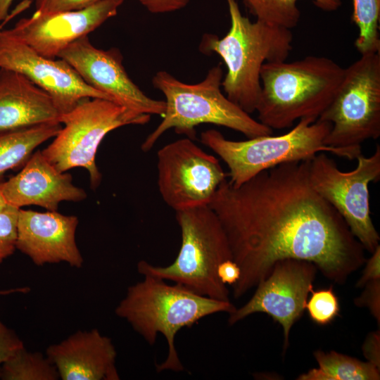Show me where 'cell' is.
Returning a JSON list of instances; mask_svg holds the SVG:
<instances>
[{
    "instance_id": "obj_7",
    "label": "cell",
    "mask_w": 380,
    "mask_h": 380,
    "mask_svg": "<svg viewBox=\"0 0 380 380\" xmlns=\"http://www.w3.org/2000/svg\"><path fill=\"white\" fill-rule=\"evenodd\" d=\"M175 212L182 236L177 258L166 267L141 260L139 273L172 281L213 299L229 300V290L217 270L221 262L232 260V255L217 216L208 205Z\"/></svg>"
},
{
    "instance_id": "obj_12",
    "label": "cell",
    "mask_w": 380,
    "mask_h": 380,
    "mask_svg": "<svg viewBox=\"0 0 380 380\" xmlns=\"http://www.w3.org/2000/svg\"><path fill=\"white\" fill-rule=\"evenodd\" d=\"M317 269L306 260L289 258L277 261L269 276L258 284L251 299L229 313V324L251 314L265 312L282 327L286 350L290 329L305 309Z\"/></svg>"
},
{
    "instance_id": "obj_34",
    "label": "cell",
    "mask_w": 380,
    "mask_h": 380,
    "mask_svg": "<svg viewBox=\"0 0 380 380\" xmlns=\"http://www.w3.org/2000/svg\"><path fill=\"white\" fill-rule=\"evenodd\" d=\"M14 0H0V22L5 21L9 15V10Z\"/></svg>"
},
{
    "instance_id": "obj_2",
    "label": "cell",
    "mask_w": 380,
    "mask_h": 380,
    "mask_svg": "<svg viewBox=\"0 0 380 380\" xmlns=\"http://www.w3.org/2000/svg\"><path fill=\"white\" fill-rule=\"evenodd\" d=\"M230 28L222 38L203 36L199 50L215 53L227 67L222 87L227 97L248 114L255 111L260 94V71L265 63L286 61L291 51V30L256 19L252 22L241 13L236 0H226Z\"/></svg>"
},
{
    "instance_id": "obj_3",
    "label": "cell",
    "mask_w": 380,
    "mask_h": 380,
    "mask_svg": "<svg viewBox=\"0 0 380 380\" xmlns=\"http://www.w3.org/2000/svg\"><path fill=\"white\" fill-rule=\"evenodd\" d=\"M143 276V280L127 288L115 314L150 345L155 343L158 334L164 336L168 352L166 359L156 365L158 372H182L184 368L175 344L177 333L207 316L222 312L229 314L236 308L230 300L213 299L179 284H168L160 278Z\"/></svg>"
},
{
    "instance_id": "obj_9",
    "label": "cell",
    "mask_w": 380,
    "mask_h": 380,
    "mask_svg": "<svg viewBox=\"0 0 380 380\" xmlns=\"http://www.w3.org/2000/svg\"><path fill=\"white\" fill-rule=\"evenodd\" d=\"M331 128L324 144L361 148L380 136V51L367 53L345 68L338 89L317 119Z\"/></svg>"
},
{
    "instance_id": "obj_32",
    "label": "cell",
    "mask_w": 380,
    "mask_h": 380,
    "mask_svg": "<svg viewBox=\"0 0 380 380\" xmlns=\"http://www.w3.org/2000/svg\"><path fill=\"white\" fill-rule=\"evenodd\" d=\"M379 341V331L372 332L365 339L362 346L364 355L368 360V362L379 368L380 367Z\"/></svg>"
},
{
    "instance_id": "obj_23",
    "label": "cell",
    "mask_w": 380,
    "mask_h": 380,
    "mask_svg": "<svg viewBox=\"0 0 380 380\" xmlns=\"http://www.w3.org/2000/svg\"><path fill=\"white\" fill-rule=\"evenodd\" d=\"M60 379L55 365L39 352H28L25 346L0 367V379L3 380H57Z\"/></svg>"
},
{
    "instance_id": "obj_37",
    "label": "cell",
    "mask_w": 380,
    "mask_h": 380,
    "mask_svg": "<svg viewBox=\"0 0 380 380\" xmlns=\"http://www.w3.org/2000/svg\"><path fill=\"white\" fill-rule=\"evenodd\" d=\"M1 26H0V31H1Z\"/></svg>"
},
{
    "instance_id": "obj_20",
    "label": "cell",
    "mask_w": 380,
    "mask_h": 380,
    "mask_svg": "<svg viewBox=\"0 0 380 380\" xmlns=\"http://www.w3.org/2000/svg\"><path fill=\"white\" fill-rule=\"evenodd\" d=\"M61 127V122H54L0 131V179L8 170L23 166L33 151L53 138Z\"/></svg>"
},
{
    "instance_id": "obj_24",
    "label": "cell",
    "mask_w": 380,
    "mask_h": 380,
    "mask_svg": "<svg viewBox=\"0 0 380 380\" xmlns=\"http://www.w3.org/2000/svg\"><path fill=\"white\" fill-rule=\"evenodd\" d=\"M352 20L358 29L355 46L360 55L380 51V0H353Z\"/></svg>"
},
{
    "instance_id": "obj_36",
    "label": "cell",
    "mask_w": 380,
    "mask_h": 380,
    "mask_svg": "<svg viewBox=\"0 0 380 380\" xmlns=\"http://www.w3.org/2000/svg\"><path fill=\"white\" fill-rule=\"evenodd\" d=\"M8 205V204H7L4 198L3 197L2 194L0 192V210H3Z\"/></svg>"
},
{
    "instance_id": "obj_4",
    "label": "cell",
    "mask_w": 380,
    "mask_h": 380,
    "mask_svg": "<svg viewBox=\"0 0 380 380\" xmlns=\"http://www.w3.org/2000/svg\"><path fill=\"white\" fill-rule=\"evenodd\" d=\"M344 70L325 56L265 63L255 110L258 121L272 129H283L302 118L317 120L332 101Z\"/></svg>"
},
{
    "instance_id": "obj_6",
    "label": "cell",
    "mask_w": 380,
    "mask_h": 380,
    "mask_svg": "<svg viewBox=\"0 0 380 380\" xmlns=\"http://www.w3.org/2000/svg\"><path fill=\"white\" fill-rule=\"evenodd\" d=\"M331 124L311 118H302L288 132L233 141L220 132L208 129L201 134V142L226 163L229 181L239 186L259 172L280 164L312 159L321 152H329L349 160L362 154L361 148H336L324 144Z\"/></svg>"
},
{
    "instance_id": "obj_1",
    "label": "cell",
    "mask_w": 380,
    "mask_h": 380,
    "mask_svg": "<svg viewBox=\"0 0 380 380\" xmlns=\"http://www.w3.org/2000/svg\"><path fill=\"white\" fill-rule=\"evenodd\" d=\"M310 160L263 170L239 186L223 181L209 206L240 268L232 285L238 299L284 259L312 262L327 278L344 283L366 262L364 248L337 210L312 186Z\"/></svg>"
},
{
    "instance_id": "obj_19",
    "label": "cell",
    "mask_w": 380,
    "mask_h": 380,
    "mask_svg": "<svg viewBox=\"0 0 380 380\" xmlns=\"http://www.w3.org/2000/svg\"><path fill=\"white\" fill-rule=\"evenodd\" d=\"M51 96L23 74L0 68V131L59 122Z\"/></svg>"
},
{
    "instance_id": "obj_8",
    "label": "cell",
    "mask_w": 380,
    "mask_h": 380,
    "mask_svg": "<svg viewBox=\"0 0 380 380\" xmlns=\"http://www.w3.org/2000/svg\"><path fill=\"white\" fill-rule=\"evenodd\" d=\"M151 116L112 101L85 99L61 115L59 122L63 126L42 153L61 172L75 167L86 169L91 188L96 189L101 183V174L95 158L102 140L117 128L145 125Z\"/></svg>"
},
{
    "instance_id": "obj_31",
    "label": "cell",
    "mask_w": 380,
    "mask_h": 380,
    "mask_svg": "<svg viewBox=\"0 0 380 380\" xmlns=\"http://www.w3.org/2000/svg\"><path fill=\"white\" fill-rule=\"evenodd\" d=\"M380 279V246H378L367 261L362 277L357 283V287L365 286L368 281Z\"/></svg>"
},
{
    "instance_id": "obj_13",
    "label": "cell",
    "mask_w": 380,
    "mask_h": 380,
    "mask_svg": "<svg viewBox=\"0 0 380 380\" xmlns=\"http://www.w3.org/2000/svg\"><path fill=\"white\" fill-rule=\"evenodd\" d=\"M0 68L30 79L51 96L61 115L85 99L112 101L87 84L65 60L45 57L4 30L0 31Z\"/></svg>"
},
{
    "instance_id": "obj_33",
    "label": "cell",
    "mask_w": 380,
    "mask_h": 380,
    "mask_svg": "<svg viewBox=\"0 0 380 380\" xmlns=\"http://www.w3.org/2000/svg\"><path fill=\"white\" fill-rule=\"evenodd\" d=\"M217 274L224 284L232 286L239 280L241 271L233 260H227L218 265Z\"/></svg>"
},
{
    "instance_id": "obj_27",
    "label": "cell",
    "mask_w": 380,
    "mask_h": 380,
    "mask_svg": "<svg viewBox=\"0 0 380 380\" xmlns=\"http://www.w3.org/2000/svg\"><path fill=\"white\" fill-rule=\"evenodd\" d=\"M101 0H36L35 12L41 13L85 8Z\"/></svg>"
},
{
    "instance_id": "obj_35",
    "label": "cell",
    "mask_w": 380,
    "mask_h": 380,
    "mask_svg": "<svg viewBox=\"0 0 380 380\" xmlns=\"http://www.w3.org/2000/svg\"><path fill=\"white\" fill-rule=\"evenodd\" d=\"M30 291L28 286L17 287L14 289L0 290V295H8L15 293H27Z\"/></svg>"
},
{
    "instance_id": "obj_5",
    "label": "cell",
    "mask_w": 380,
    "mask_h": 380,
    "mask_svg": "<svg viewBox=\"0 0 380 380\" xmlns=\"http://www.w3.org/2000/svg\"><path fill=\"white\" fill-rule=\"evenodd\" d=\"M223 70L221 63L210 68L205 78L196 84L184 83L165 70L153 77V87L165 98L163 120L141 144L148 152L168 129L194 139L195 127L213 124L237 131L248 139L270 135L272 129L230 101L222 92Z\"/></svg>"
},
{
    "instance_id": "obj_15",
    "label": "cell",
    "mask_w": 380,
    "mask_h": 380,
    "mask_svg": "<svg viewBox=\"0 0 380 380\" xmlns=\"http://www.w3.org/2000/svg\"><path fill=\"white\" fill-rule=\"evenodd\" d=\"M125 0H101L85 8L41 13L34 12L4 30L39 54L58 58L68 45L88 34L116 15Z\"/></svg>"
},
{
    "instance_id": "obj_25",
    "label": "cell",
    "mask_w": 380,
    "mask_h": 380,
    "mask_svg": "<svg viewBox=\"0 0 380 380\" xmlns=\"http://www.w3.org/2000/svg\"><path fill=\"white\" fill-rule=\"evenodd\" d=\"M311 296L306 302L305 309L310 319L317 324L326 325L339 313L338 299L333 288L310 291Z\"/></svg>"
},
{
    "instance_id": "obj_29",
    "label": "cell",
    "mask_w": 380,
    "mask_h": 380,
    "mask_svg": "<svg viewBox=\"0 0 380 380\" xmlns=\"http://www.w3.org/2000/svg\"><path fill=\"white\" fill-rule=\"evenodd\" d=\"M362 295L355 300L356 305L367 306L372 315L380 321V279L368 281Z\"/></svg>"
},
{
    "instance_id": "obj_21",
    "label": "cell",
    "mask_w": 380,
    "mask_h": 380,
    "mask_svg": "<svg viewBox=\"0 0 380 380\" xmlns=\"http://www.w3.org/2000/svg\"><path fill=\"white\" fill-rule=\"evenodd\" d=\"M319 367L300 375L299 380H377L380 378L379 368L369 362L335 351L314 353Z\"/></svg>"
},
{
    "instance_id": "obj_16",
    "label": "cell",
    "mask_w": 380,
    "mask_h": 380,
    "mask_svg": "<svg viewBox=\"0 0 380 380\" xmlns=\"http://www.w3.org/2000/svg\"><path fill=\"white\" fill-rule=\"evenodd\" d=\"M77 225L75 215L20 208L16 249L38 266L65 262L80 268L84 260L75 240Z\"/></svg>"
},
{
    "instance_id": "obj_30",
    "label": "cell",
    "mask_w": 380,
    "mask_h": 380,
    "mask_svg": "<svg viewBox=\"0 0 380 380\" xmlns=\"http://www.w3.org/2000/svg\"><path fill=\"white\" fill-rule=\"evenodd\" d=\"M152 13L174 12L184 8L189 0H139Z\"/></svg>"
},
{
    "instance_id": "obj_10",
    "label": "cell",
    "mask_w": 380,
    "mask_h": 380,
    "mask_svg": "<svg viewBox=\"0 0 380 380\" xmlns=\"http://www.w3.org/2000/svg\"><path fill=\"white\" fill-rule=\"evenodd\" d=\"M355 169L339 170L324 152L309 163V177L315 190L343 217L352 234L364 249L372 253L380 237L372 222L369 209V184L380 178V146L372 155L357 157Z\"/></svg>"
},
{
    "instance_id": "obj_17",
    "label": "cell",
    "mask_w": 380,
    "mask_h": 380,
    "mask_svg": "<svg viewBox=\"0 0 380 380\" xmlns=\"http://www.w3.org/2000/svg\"><path fill=\"white\" fill-rule=\"evenodd\" d=\"M0 192L8 205H35L49 211L57 210L63 201L79 202L87 196L74 185L70 174L57 170L41 151L32 154L19 173L0 183Z\"/></svg>"
},
{
    "instance_id": "obj_18",
    "label": "cell",
    "mask_w": 380,
    "mask_h": 380,
    "mask_svg": "<svg viewBox=\"0 0 380 380\" xmlns=\"http://www.w3.org/2000/svg\"><path fill=\"white\" fill-rule=\"evenodd\" d=\"M46 354L62 380L120 379L115 348L96 329L77 331L49 346Z\"/></svg>"
},
{
    "instance_id": "obj_14",
    "label": "cell",
    "mask_w": 380,
    "mask_h": 380,
    "mask_svg": "<svg viewBox=\"0 0 380 380\" xmlns=\"http://www.w3.org/2000/svg\"><path fill=\"white\" fill-rule=\"evenodd\" d=\"M58 58L67 61L87 84L113 101L142 113L164 115L165 101L148 97L135 84L118 49L96 48L85 36L68 45Z\"/></svg>"
},
{
    "instance_id": "obj_22",
    "label": "cell",
    "mask_w": 380,
    "mask_h": 380,
    "mask_svg": "<svg viewBox=\"0 0 380 380\" xmlns=\"http://www.w3.org/2000/svg\"><path fill=\"white\" fill-rule=\"evenodd\" d=\"M251 13L258 20L277 26L292 29L300 18L297 6L298 0H242ZM315 5L324 11H336L341 0H312Z\"/></svg>"
},
{
    "instance_id": "obj_11",
    "label": "cell",
    "mask_w": 380,
    "mask_h": 380,
    "mask_svg": "<svg viewBox=\"0 0 380 380\" xmlns=\"http://www.w3.org/2000/svg\"><path fill=\"white\" fill-rule=\"evenodd\" d=\"M157 158L160 194L175 211L209 205L227 179L218 159L188 137L164 146Z\"/></svg>"
},
{
    "instance_id": "obj_28",
    "label": "cell",
    "mask_w": 380,
    "mask_h": 380,
    "mask_svg": "<svg viewBox=\"0 0 380 380\" xmlns=\"http://www.w3.org/2000/svg\"><path fill=\"white\" fill-rule=\"evenodd\" d=\"M25 346L15 332L0 319V365Z\"/></svg>"
},
{
    "instance_id": "obj_26",
    "label": "cell",
    "mask_w": 380,
    "mask_h": 380,
    "mask_svg": "<svg viewBox=\"0 0 380 380\" xmlns=\"http://www.w3.org/2000/svg\"><path fill=\"white\" fill-rule=\"evenodd\" d=\"M19 209L8 205L0 210V264L16 249Z\"/></svg>"
}]
</instances>
